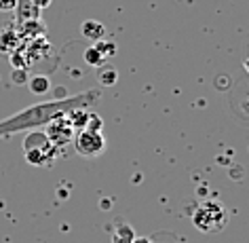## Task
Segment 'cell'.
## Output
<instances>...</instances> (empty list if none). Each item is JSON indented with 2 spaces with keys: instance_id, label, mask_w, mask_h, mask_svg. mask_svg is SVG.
Wrapping results in <instances>:
<instances>
[{
  "instance_id": "obj_1",
  "label": "cell",
  "mask_w": 249,
  "mask_h": 243,
  "mask_svg": "<svg viewBox=\"0 0 249 243\" xmlns=\"http://www.w3.org/2000/svg\"><path fill=\"white\" fill-rule=\"evenodd\" d=\"M99 95H102V93L97 89H91V91L76 93V95L32 104V106H28V108L15 112L13 116L0 121V138L21 133V131H34V129H38V127H47L51 121L66 116L68 112H72L76 108H89V106L97 104Z\"/></svg>"
},
{
  "instance_id": "obj_2",
  "label": "cell",
  "mask_w": 249,
  "mask_h": 243,
  "mask_svg": "<svg viewBox=\"0 0 249 243\" xmlns=\"http://www.w3.org/2000/svg\"><path fill=\"white\" fill-rule=\"evenodd\" d=\"M192 226H195L198 233L205 235H215L222 233L224 228L228 226V209L224 207L220 201L215 199H207V201L198 203L195 209H192Z\"/></svg>"
},
{
  "instance_id": "obj_3",
  "label": "cell",
  "mask_w": 249,
  "mask_h": 243,
  "mask_svg": "<svg viewBox=\"0 0 249 243\" xmlns=\"http://www.w3.org/2000/svg\"><path fill=\"white\" fill-rule=\"evenodd\" d=\"M57 150L51 142H49L45 131H28L26 138H23V157L30 165L34 167H47L51 165L55 159H57Z\"/></svg>"
},
{
  "instance_id": "obj_4",
  "label": "cell",
  "mask_w": 249,
  "mask_h": 243,
  "mask_svg": "<svg viewBox=\"0 0 249 243\" xmlns=\"http://www.w3.org/2000/svg\"><path fill=\"white\" fill-rule=\"evenodd\" d=\"M74 148L80 157L93 159L97 154H102L106 150V140L102 131H93V129H80V131L74 135Z\"/></svg>"
},
{
  "instance_id": "obj_5",
  "label": "cell",
  "mask_w": 249,
  "mask_h": 243,
  "mask_svg": "<svg viewBox=\"0 0 249 243\" xmlns=\"http://www.w3.org/2000/svg\"><path fill=\"white\" fill-rule=\"evenodd\" d=\"M47 138L49 142L55 146V148H61V146H68L70 142H74V127L70 125V121H68L66 116L61 118H55V121H51L45 129Z\"/></svg>"
},
{
  "instance_id": "obj_6",
  "label": "cell",
  "mask_w": 249,
  "mask_h": 243,
  "mask_svg": "<svg viewBox=\"0 0 249 243\" xmlns=\"http://www.w3.org/2000/svg\"><path fill=\"white\" fill-rule=\"evenodd\" d=\"M17 26L28 19H40V11L36 9L34 0H17Z\"/></svg>"
},
{
  "instance_id": "obj_7",
  "label": "cell",
  "mask_w": 249,
  "mask_h": 243,
  "mask_svg": "<svg viewBox=\"0 0 249 243\" xmlns=\"http://www.w3.org/2000/svg\"><path fill=\"white\" fill-rule=\"evenodd\" d=\"M19 36L21 38H38L40 34H45V23H42L40 19H28L19 23Z\"/></svg>"
},
{
  "instance_id": "obj_8",
  "label": "cell",
  "mask_w": 249,
  "mask_h": 243,
  "mask_svg": "<svg viewBox=\"0 0 249 243\" xmlns=\"http://www.w3.org/2000/svg\"><path fill=\"white\" fill-rule=\"evenodd\" d=\"M80 30H83V36H85V38H89V40H93V42L104 40L106 28H104L99 21L89 19V21H85V23H83V28H80Z\"/></svg>"
},
{
  "instance_id": "obj_9",
  "label": "cell",
  "mask_w": 249,
  "mask_h": 243,
  "mask_svg": "<svg viewBox=\"0 0 249 243\" xmlns=\"http://www.w3.org/2000/svg\"><path fill=\"white\" fill-rule=\"evenodd\" d=\"M89 116H91V112L89 108H76V110H72V112H68L66 118L70 121V125L74 129H85L87 127V123H89Z\"/></svg>"
},
{
  "instance_id": "obj_10",
  "label": "cell",
  "mask_w": 249,
  "mask_h": 243,
  "mask_svg": "<svg viewBox=\"0 0 249 243\" xmlns=\"http://www.w3.org/2000/svg\"><path fill=\"white\" fill-rule=\"evenodd\" d=\"M135 241V233L129 224H118L114 235H112V243H133Z\"/></svg>"
},
{
  "instance_id": "obj_11",
  "label": "cell",
  "mask_w": 249,
  "mask_h": 243,
  "mask_svg": "<svg viewBox=\"0 0 249 243\" xmlns=\"http://www.w3.org/2000/svg\"><path fill=\"white\" fill-rule=\"evenodd\" d=\"M30 91L36 93V95H45V93L49 91V87H51V80H49L47 76H42V74H36V76L30 78Z\"/></svg>"
},
{
  "instance_id": "obj_12",
  "label": "cell",
  "mask_w": 249,
  "mask_h": 243,
  "mask_svg": "<svg viewBox=\"0 0 249 243\" xmlns=\"http://www.w3.org/2000/svg\"><path fill=\"white\" fill-rule=\"evenodd\" d=\"M85 61H87L89 66H93V68H99L106 59L102 57V53H99L97 49H95V45H91V47L85 51Z\"/></svg>"
},
{
  "instance_id": "obj_13",
  "label": "cell",
  "mask_w": 249,
  "mask_h": 243,
  "mask_svg": "<svg viewBox=\"0 0 249 243\" xmlns=\"http://www.w3.org/2000/svg\"><path fill=\"white\" fill-rule=\"evenodd\" d=\"M95 49L102 53L104 59L106 57H112V55L116 53V45H114V42H108V40H97L95 42Z\"/></svg>"
},
{
  "instance_id": "obj_14",
  "label": "cell",
  "mask_w": 249,
  "mask_h": 243,
  "mask_svg": "<svg viewBox=\"0 0 249 243\" xmlns=\"http://www.w3.org/2000/svg\"><path fill=\"white\" fill-rule=\"evenodd\" d=\"M102 125H104V121L99 118L95 112H91V116H89V123H87V127L85 129H93V131H102Z\"/></svg>"
},
{
  "instance_id": "obj_15",
  "label": "cell",
  "mask_w": 249,
  "mask_h": 243,
  "mask_svg": "<svg viewBox=\"0 0 249 243\" xmlns=\"http://www.w3.org/2000/svg\"><path fill=\"white\" fill-rule=\"evenodd\" d=\"M99 80H102L104 85H114L116 83V72L114 70H104L99 74Z\"/></svg>"
},
{
  "instance_id": "obj_16",
  "label": "cell",
  "mask_w": 249,
  "mask_h": 243,
  "mask_svg": "<svg viewBox=\"0 0 249 243\" xmlns=\"http://www.w3.org/2000/svg\"><path fill=\"white\" fill-rule=\"evenodd\" d=\"M17 7V0H0V13H11Z\"/></svg>"
},
{
  "instance_id": "obj_17",
  "label": "cell",
  "mask_w": 249,
  "mask_h": 243,
  "mask_svg": "<svg viewBox=\"0 0 249 243\" xmlns=\"http://www.w3.org/2000/svg\"><path fill=\"white\" fill-rule=\"evenodd\" d=\"M13 80L15 83H26V70H23V68H17L13 72Z\"/></svg>"
},
{
  "instance_id": "obj_18",
  "label": "cell",
  "mask_w": 249,
  "mask_h": 243,
  "mask_svg": "<svg viewBox=\"0 0 249 243\" xmlns=\"http://www.w3.org/2000/svg\"><path fill=\"white\" fill-rule=\"evenodd\" d=\"M53 0H34V4H36V9L38 11H42V9H47L49 4H51Z\"/></svg>"
},
{
  "instance_id": "obj_19",
  "label": "cell",
  "mask_w": 249,
  "mask_h": 243,
  "mask_svg": "<svg viewBox=\"0 0 249 243\" xmlns=\"http://www.w3.org/2000/svg\"><path fill=\"white\" fill-rule=\"evenodd\" d=\"M133 243H150V239H138V237H135Z\"/></svg>"
}]
</instances>
